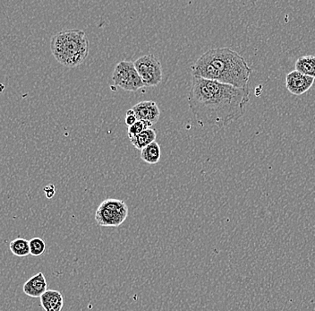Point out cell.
Wrapping results in <instances>:
<instances>
[{
  "mask_svg": "<svg viewBox=\"0 0 315 311\" xmlns=\"http://www.w3.org/2000/svg\"><path fill=\"white\" fill-rule=\"evenodd\" d=\"M41 305L45 311H61L64 306V299L60 291L48 290L41 297Z\"/></svg>",
  "mask_w": 315,
  "mask_h": 311,
  "instance_id": "obj_10",
  "label": "cell"
},
{
  "mask_svg": "<svg viewBox=\"0 0 315 311\" xmlns=\"http://www.w3.org/2000/svg\"><path fill=\"white\" fill-rule=\"evenodd\" d=\"M160 147L156 141L141 150V159L149 164H156L160 160Z\"/></svg>",
  "mask_w": 315,
  "mask_h": 311,
  "instance_id": "obj_11",
  "label": "cell"
},
{
  "mask_svg": "<svg viewBox=\"0 0 315 311\" xmlns=\"http://www.w3.org/2000/svg\"><path fill=\"white\" fill-rule=\"evenodd\" d=\"M249 88H237L193 77L188 104L201 126L221 129L242 118L249 102Z\"/></svg>",
  "mask_w": 315,
  "mask_h": 311,
  "instance_id": "obj_1",
  "label": "cell"
},
{
  "mask_svg": "<svg viewBox=\"0 0 315 311\" xmlns=\"http://www.w3.org/2000/svg\"><path fill=\"white\" fill-rule=\"evenodd\" d=\"M115 85L128 92L138 91L143 87L142 78L135 68V63L128 60H123L115 67L112 75Z\"/></svg>",
  "mask_w": 315,
  "mask_h": 311,
  "instance_id": "obj_5",
  "label": "cell"
},
{
  "mask_svg": "<svg viewBox=\"0 0 315 311\" xmlns=\"http://www.w3.org/2000/svg\"><path fill=\"white\" fill-rule=\"evenodd\" d=\"M138 121V119L136 118L135 112L133 109H129L126 112V116H125V124L126 126H132L133 125H135V123Z\"/></svg>",
  "mask_w": 315,
  "mask_h": 311,
  "instance_id": "obj_17",
  "label": "cell"
},
{
  "mask_svg": "<svg viewBox=\"0 0 315 311\" xmlns=\"http://www.w3.org/2000/svg\"><path fill=\"white\" fill-rule=\"evenodd\" d=\"M135 68L142 78L144 86H157L162 81V66L153 54L145 55L135 60Z\"/></svg>",
  "mask_w": 315,
  "mask_h": 311,
  "instance_id": "obj_6",
  "label": "cell"
},
{
  "mask_svg": "<svg viewBox=\"0 0 315 311\" xmlns=\"http://www.w3.org/2000/svg\"><path fill=\"white\" fill-rule=\"evenodd\" d=\"M313 77L305 76L297 70L288 73L286 77V86L292 95H302L311 89L314 83Z\"/></svg>",
  "mask_w": 315,
  "mask_h": 311,
  "instance_id": "obj_7",
  "label": "cell"
},
{
  "mask_svg": "<svg viewBox=\"0 0 315 311\" xmlns=\"http://www.w3.org/2000/svg\"><path fill=\"white\" fill-rule=\"evenodd\" d=\"M132 109L135 112L138 120L148 121L152 124H155L159 121L160 111L156 102L153 101L139 102L133 106Z\"/></svg>",
  "mask_w": 315,
  "mask_h": 311,
  "instance_id": "obj_8",
  "label": "cell"
},
{
  "mask_svg": "<svg viewBox=\"0 0 315 311\" xmlns=\"http://www.w3.org/2000/svg\"><path fill=\"white\" fill-rule=\"evenodd\" d=\"M9 248L12 254L18 258H25L31 255L30 242L25 239L17 238L12 241L9 244Z\"/></svg>",
  "mask_w": 315,
  "mask_h": 311,
  "instance_id": "obj_14",
  "label": "cell"
},
{
  "mask_svg": "<svg viewBox=\"0 0 315 311\" xmlns=\"http://www.w3.org/2000/svg\"><path fill=\"white\" fill-rule=\"evenodd\" d=\"M129 208L123 200L106 199L98 207L95 220L103 227H118L128 216Z\"/></svg>",
  "mask_w": 315,
  "mask_h": 311,
  "instance_id": "obj_4",
  "label": "cell"
},
{
  "mask_svg": "<svg viewBox=\"0 0 315 311\" xmlns=\"http://www.w3.org/2000/svg\"><path fill=\"white\" fill-rule=\"evenodd\" d=\"M157 134L155 130L152 127L148 130H144L143 132L139 134L138 136L130 139L132 144L139 150H142L144 147L149 145L151 143L155 142L156 140Z\"/></svg>",
  "mask_w": 315,
  "mask_h": 311,
  "instance_id": "obj_12",
  "label": "cell"
},
{
  "mask_svg": "<svg viewBox=\"0 0 315 311\" xmlns=\"http://www.w3.org/2000/svg\"><path fill=\"white\" fill-rule=\"evenodd\" d=\"M153 124L148 121H143V120H138L137 122L135 123V125H133L132 126H129L128 134L129 139H132L134 137L138 136L139 134L142 133L144 130L151 129Z\"/></svg>",
  "mask_w": 315,
  "mask_h": 311,
  "instance_id": "obj_16",
  "label": "cell"
},
{
  "mask_svg": "<svg viewBox=\"0 0 315 311\" xmlns=\"http://www.w3.org/2000/svg\"><path fill=\"white\" fill-rule=\"evenodd\" d=\"M44 193L48 198H52L55 195V188L53 185L47 186L44 188Z\"/></svg>",
  "mask_w": 315,
  "mask_h": 311,
  "instance_id": "obj_18",
  "label": "cell"
},
{
  "mask_svg": "<svg viewBox=\"0 0 315 311\" xmlns=\"http://www.w3.org/2000/svg\"><path fill=\"white\" fill-rule=\"evenodd\" d=\"M193 77L216 81L237 88L248 87L253 68L244 57L229 48L210 49L191 67Z\"/></svg>",
  "mask_w": 315,
  "mask_h": 311,
  "instance_id": "obj_2",
  "label": "cell"
},
{
  "mask_svg": "<svg viewBox=\"0 0 315 311\" xmlns=\"http://www.w3.org/2000/svg\"><path fill=\"white\" fill-rule=\"evenodd\" d=\"M45 250L46 243L42 239L35 237L30 241V251L32 257H40L44 254Z\"/></svg>",
  "mask_w": 315,
  "mask_h": 311,
  "instance_id": "obj_15",
  "label": "cell"
},
{
  "mask_svg": "<svg viewBox=\"0 0 315 311\" xmlns=\"http://www.w3.org/2000/svg\"><path fill=\"white\" fill-rule=\"evenodd\" d=\"M50 49L59 63L66 67H76L86 60L90 43L86 33L82 30H67L53 36Z\"/></svg>",
  "mask_w": 315,
  "mask_h": 311,
  "instance_id": "obj_3",
  "label": "cell"
},
{
  "mask_svg": "<svg viewBox=\"0 0 315 311\" xmlns=\"http://www.w3.org/2000/svg\"><path fill=\"white\" fill-rule=\"evenodd\" d=\"M23 290L27 296L41 298L48 290V283L43 273H38L24 284Z\"/></svg>",
  "mask_w": 315,
  "mask_h": 311,
  "instance_id": "obj_9",
  "label": "cell"
},
{
  "mask_svg": "<svg viewBox=\"0 0 315 311\" xmlns=\"http://www.w3.org/2000/svg\"><path fill=\"white\" fill-rule=\"evenodd\" d=\"M295 70L315 79V57H300L295 62Z\"/></svg>",
  "mask_w": 315,
  "mask_h": 311,
  "instance_id": "obj_13",
  "label": "cell"
}]
</instances>
